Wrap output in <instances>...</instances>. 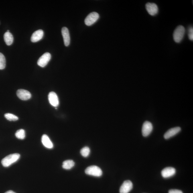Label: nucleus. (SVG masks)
<instances>
[{
  "label": "nucleus",
  "mask_w": 193,
  "mask_h": 193,
  "mask_svg": "<svg viewBox=\"0 0 193 193\" xmlns=\"http://www.w3.org/2000/svg\"><path fill=\"white\" fill-rule=\"evenodd\" d=\"M20 157L18 153H14L9 155L2 159L1 161L4 167H7L10 166L13 163L17 162Z\"/></svg>",
  "instance_id": "f257e3e1"
},
{
  "label": "nucleus",
  "mask_w": 193,
  "mask_h": 193,
  "mask_svg": "<svg viewBox=\"0 0 193 193\" xmlns=\"http://www.w3.org/2000/svg\"><path fill=\"white\" fill-rule=\"evenodd\" d=\"M185 33V29L182 25H179L177 27L174 31L173 38L175 42L180 43L184 38Z\"/></svg>",
  "instance_id": "f03ea898"
},
{
  "label": "nucleus",
  "mask_w": 193,
  "mask_h": 193,
  "mask_svg": "<svg viewBox=\"0 0 193 193\" xmlns=\"http://www.w3.org/2000/svg\"><path fill=\"white\" fill-rule=\"evenodd\" d=\"M86 174L95 177H100L102 175L101 169L96 166H91L87 167L85 171Z\"/></svg>",
  "instance_id": "7ed1b4c3"
},
{
  "label": "nucleus",
  "mask_w": 193,
  "mask_h": 193,
  "mask_svg": "<svg viewBox=\"0 0 193 193\" xmlns=\"http://www.w3.org/2000/svg\"><path fill=\"white\" fill-rule=\"evenodd\" d=\"M99 18V15L96 12L90 13L86 18L85 21V24L87 26H90L95 23Z\"/></svg>",
  "instance_id": "20e7f679"
},
{
  "label": "nucleus",
  "mask_w": 193,
  "mask_h": 193,
  "mask_svg": "<svg viewBox=\"0 0 193 193\" xmlns=\"http://www.w3.org/2000/svg\"><path fill=\"white\" fill-rule=\"evenodd\" d=\"M51 57V56L50 53L48 52L45 53L38 59L37 64L41 67H44L50 61Z\"/></svg>",
  "instance_id": "39448f33"
},
{
  "label": "nucleus",
  "mask_w": 193,
  "mask_h": 193,
  "mask_svg": "<svg viewBox=\"0 0 193 193\" xmlns=\"http://www.w3.org/2000/svg\"><path fill=\"white\" fill-rule=\"evenodd\" d=\"M153 129V126L150 122L145 121L143 124L142 130V134L144 137H146L150 134Z\"/></svg>",
  "instance_id": "423d86ee"
},
{
  "label": "nucleus",
  "mask_w": 193,
  "mask_h": 193,
  "mask_svg": "<svg viewBox=\"0 0 193 193\" xmlns=\"http://www.w3.org/2000/svg\"><path fill=\"white\" fill-rule=\"evenodd\" d=\"M146 8L149 14L151 15L155 16L158 13V7L155 3H147L146 5Z\"/></svg>",
  "instance_id": "0eeeda50"
},
{
  "label": "nucleus",
  "mask_w": 193,
  "mask_h": 193,
  "mask_svg": "<svg viewBox=\"0 0 193 193\" xmlns=\"http://www.w3.org/2000/svg\"><path fill=\"white\" fill-rule=\"evenodd\" d=\"M133 184L129 180L125 181L120 187V193H129L133 188Z\"/></svg>",
  "instance_id": "6e6552de"
},
{
  "label": "nucleus",
  "mask_w": 193,
  "mask_h": 193,
  "mask_svg": "<svg viewBox=\"0 0 193 193\" xmlns=\"http://www.w3.org/2000/svg\"><path fill=\"white\" fill-rule=\"evenodd\" d=\"M17 94L19 99L23 100H26L30 99L31 97L30 92L28 90L20 89L17 90Z\"/></svg>",
  "instance_id": "1a4fd4ad"
},
{
  "label": "nucleus",
  "mask_w": 193,
  "mask_h": 193,
  "mask_svg": "<svg viewBox=\"0 0 193 193\" xmlns=\"http://www.w3.org/2000/svg\"><path fill=\"white\" fill-rule=\"evenodd\" d=\"M176 172V170L173 167H166L161 171V175L163 178H168L174 176Z\"/></svg>",
  "instance_id": "9d476101"
},
{
  "label": "nucleus",
  "mask_w": 193,
  "mask_h": 193,
  "mask_svg": "<svg viewBox=\"0 0 193 193\" xmlns=\"http://www.w3.org/2000/svg\"><path fill=\"white\" fill-rule=\"evenodd\" d=\"M48 100L51 105L54 107H57L59 105V99L57 94L54 92L49 93L48 96Z\"/></svg>",
  "instance_id": "9b49d317"
},
{
  "label": "nucleus",
  "mask_w": 193,
  "mask_h": 193,
  "mask_svg": "<svg viewBox=\"0 0 193 193\" xmlns=\"http://www.w3.org/2000/svg\"><path fill=\"white\" fill-rule=\"evenodd\" d=\"M181 131L180 127H177L172 128L167 131L164 135V137L165 139H168L174 136Z\"/></svg>",
  "instance_id": "f8f14e48"
},
{
  "label": "nucleus",
  "mask_w": 193,
  "mask_h": 193,
  "mask_svg": "<svg viewBox=\"0 0 193 193\" xmlns=\"http://www.w3.org/2000/svg\"><path fill=\"white\" fill-rule=\"evenodd\" d=\"M62 33L65 46L67 47L70 44V37L69 31L66 27H64L62 29Z\"/></svg>",
  "instance_id": "ddd939ff"
},
{
  "label": "nucleus",
  "mask_w": 193,
  "mask_h": 193,
  "mask_svg": "<svg viewBox=\"0 0 193 193\" xmlns=\"http://www.w3.org/2000/svg\"><path fill=\"white\" fill-rule=\"evenodd\" d=\"M44 35V32L42 29H39L33 33L31 37V41L33 43L36 42L41 40Z\"/></svg>",
  "instance_id": "4468645a"
},
{
  "label": "nucleus",
  "mask_w": 193,
  "mask_h": 193,
  "mask_svg": "<svg viewBox=\"0 0 193 193\" xmlns=\"http://www.w3.org/2000/svg\"><path fill=\"white\" fill-rule=\"evenodd\" d=\"M42 142L44 146L49 149H52L54 145L48 136L43 135L42 137Z\"/></svg>",
  "instance_id": "2eb2a0df"
},
{
  "label": "nucleus",
  "mask_w": 193,
  "mask_h": 193,
  "mask_svg": "<svg viewBox=\"0 0 193 193\" xmlns=\"http://www.w3.org/2000/svg\"><path fill=\"white\" fill-rule=\"evenodd\" d=\"M4 40L8 46H10L13 42V37L12 34L10 32H7L4 35Z\"/></svg>",
  "instance_id": "dca6fc26"
},
{
  "label": "nucleus",
  "mask_w": 193,
  "mask_h": 193,
  "mask_svg": "<svg viewBox=\"0 0 193 193\" xmlns=\"http://www.w3.org/2000/svg\"><path fill=\"white\" fill-rule=\"evenodd\" d=\"M74 165L75 163L73 161L67 160L63 162L62 167L66 170H70L74 166Z\"/></svg>",
  "instance_id": "f3484780"
},
{
  "label": "nucleus",
  "mask_w": 193,
  "mask_h": 193,
  "mask_svg": "<svg viewBox=\"0 0 193 193\" xmlns=\"http://www.w3.org/2000/svg\"><path fill=\"white\" fill-rule=\"evenodd\" d=\"M15 136L17 138L23 139L25 138V131L23 129L18 130L15 133Z\"/></svg>",
  "instance_id": "a211bd4d"
},
{
  "label": "nucleus",
  "mask_w": 193,
  "mask_h": 193,
  "mask_svg": "<svg viewBox=\"0 0 193 193\" xmlns=\"http://www.w3.org/2000/svg\"><path fill=\"white\" fill-rule=\"evenodd\" d=\"M5 117L9 121H16L18 119V117L13 114L7 113L5 114Z\"/></svg>",
  "instance_id": "6ab92c4d"
},
{
  "label": "nucleus",
  "mask_w": 193,
  "mask_h": 193,
  "mask_svg": "<svg viewBox=\"0 0 193 193\" xmlns=\"http://www.w3.org/2000/svg\"><path fill=\"white\" fill-rule=\"evenodd\" d=\"M6 66V60L5 56L0 53V70L5 69Z\"/></svg>",
  "instance_id": "aec40b11"
},
{
  "label": "nucleus",
  "mask_w": 193,
  "mask_h": 193,
  "mask_svg": "<svg viewBox=\"0 0 193 193\" xmlns=\"http://www.w3.org/2000/svg\"><path fill=\"white\" fill-rule=\"evenodd\" d=\"M90 153V149L89 147H85L82 148L80 150V153L83 156L87 157L89 155Z\"/></svg>",
  "instance_id": "412c9836"
},
{
  "label": "nucleus",
  "mask_w": 193,
  "mask_h": 193,
  "mask_svg": "<svg viewBox=\"0 0 193 193\" xmlns=\"http://www.w3.org/2000/svg\"><path fill=\"white\" fill-rule=\"evenodd\" d=\"M188 37L190 40L192 41L193 40V28L192 27H191L188 29Z\"/></svg>",
  "instance_id": "4be33fe9"
},
{
  "label": "nucleus",
  "mask_w": 193,
  "mask_h": 193,
  "mask_svg": "<svg viewBox=\"0 0 193 193\" xmlns=\"http://www.w3.org/2000/svg\"><path fill=\"white\" fill-rule=\"evenodd\" d=\"M168 193H183L182 191L176 190L172 189L169 191Z\"/></svg>",
  "instance_id": "5701e85b"
},
{
  "label": "nucleus",
  "mask_w": 193,
  "mask_h": 193,
  "mask_svg": "<svg viewBox=\"0 0 193 193\" xmlns=\"http://www.w3.org/2000/svg\"><path fill=\"white\" fill-rule=\"evenodd\" d=\"M5 193H16L15 192L13 191H12L10 190L8 191H7L6 192H5Z\"/></svg>",
  "instance_id": "b1692460"
}]
</instances>
